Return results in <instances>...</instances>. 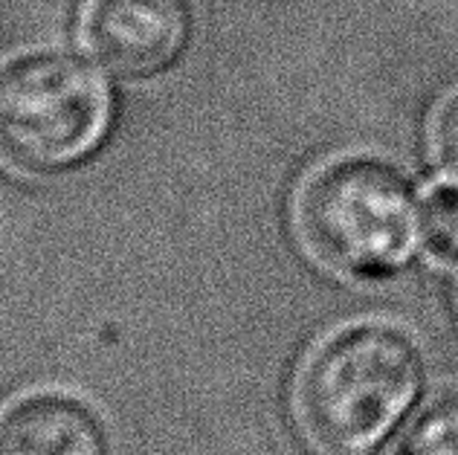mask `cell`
Instances as JSON below:
<instances>
[{"mask_svg":"<svg viewBox=\"0 0 458 455\" xmlns=\"http://www.w3.org/2000/svg\"><path fill=\"white\" fill-rule=\"evenodd\" d=\"M427 380L412 333L389 322H354L322 340L299 371L296 417L322 452L371 455L418 409Z\"/></svg>","mask_w":458,"mask_h":455,"instance_id":"1","label":"cell"},{"mask_svg":"<svg viewBox=\"0 0 458 455\" xmlns=\"http://www.w3.org/2000/svg\"><path fill=\"white\" fill-rule=\"evenodd\" d=\"M293 226L308 253L352 279H386L420 244V203L389 163L336 157L299 186Z\"/></svg>","mask_w":458,"mask_h":455,"instance_id":"2","label":"cell"},{"mask_svg":"<svg viewBox=\"0 0 458 455\" xmlns=\"http://www.w3.org/2000/svg\"><path fill=\"white\" fill-rule=\"evenodd\" d=\"M105 70L67 50H30L0 64V163L58 177L90 163L111 137Z\"/></svg>","mask_w":458,"mask_h":455,"instance_id":"3","label":"cell"},{"mask_svg":"<svg viewBox=\"0 0 458 455\" xmlns=\"http://www.w3.org/2000/svg\"><path fill=\"white\" fill-rule=\"evenodd\" d=\"M198 32L191 0H88L84 50L107 76L151 81L183 62Z\"/></svg>","mask_w":458,"mask_h":455,"instance_id":"4","label":"cell"},{"mask_svg":"<svg viewBox=\"0 0 458 455\" xmlns=\"http://www.w3.org/2000/svg\"><path fill=\"white\" fill-rule=\"evenodd\" d=\"M0 455H114V438L90 400L35 389L0 409Z\"/></svg>","mask_w":458,"mask_h":455,"instance_id":"5","label":"cell"},{"mask_svg":"<svg viewBox=\"0 0 458 455\" xmlns=\"http://www.w3.org/2000/svg\"><path fill=\"white\" fill-rule=\"evenodd\" d=\"M392 455H458V392L429 403L406 426Z\"/></svg>","mask_w":458,"mask_h":455,"instance_id":"6","label":"cell"},{"mask_svg":"<svg viewBox=\"0 0 458 455\" xmlns=\"http://www.w3.org/2000/svg\"><path fill=\"white\" fill-rule=\"evenodd\" d=\"M420 244L444 261H458V183L429 189L420 203Z\"/></svg>","mask_w":458,"mask_h":455,"instance_id":"7","label":"cell"},{"mask_svg":"<svg viewBox=\"0 0 458 455\" xmlns=\"http://www.w3.org/2000/svg\"><path fill=\"white\" fill-rule=\"evenodd\" d=\"M432 154L453 183H458V90L438 107L432 122Z\"/></svg>","mask_w":458,"mask_h":455,"instance_id":"8","label":"cell"}]
</instances>
